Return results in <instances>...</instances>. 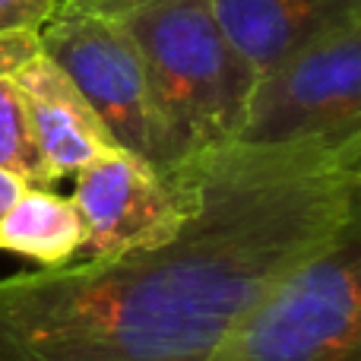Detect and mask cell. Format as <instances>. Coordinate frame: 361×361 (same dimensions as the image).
I'll use <instances>...</instances> for the list:
<instances>
[{"label": "cell", "mask_w": 361, "mask_h": 361, "mask_svg": "<svg viewBox=\"0 0 361 361\" xmlns=\"http://www.w3.org/2000/svg\"><path fill=\"white\" fill-rule=\"evenodd\" d=\"M25 190V184L19 178H13V175H6L4 169H0V219L10 212V206L19 200V193Z\"/></svg>", "instance_id": "cell-13"}, {"label": "cell", "mask_w": 361, "mask_h": 361, "mask_svg": "<svg viewBox=\"0 0 361 361\" xmlns=\"http://www.w3.org/2000/svg\"><path fill=\"white\" fill-rule=\"evenodd\" d=\"M82 244V219L73 200L54 190L25 187L0 219V250H13L42 267H63Z\"/></svg>", "instance_id": "cell-9"}, {"label": "cell", "mask_w": 361, "mask_h": 361, "mask_svg": "<svg viewBox=\"0 0 361 361\" xmlns=\"http://www.w3.org/2000/svg\"><path fill=\"white\" fill-rule=\"evenodd\" d=\"M38 51V32H0V76H13Z\"/></svg>", "instance_id": "cell-12"}, {"label": "cell", "mask_w": 361, "mask_h": 361, "mask_svg": "<svg viewBox=\"0 0 361 361\" xmlns=\"http://www.w3.org/2000/svg\"><path fill=\"white\" fill-rule=\"evenodd\" d=\"M57 4H67V0H57Z\"/></svg>", "instance_id": "cell-14"}, {"label": "cell", "mask_w": 361, "mask_h": 361, "mask_svg": "<svg viewBox=\"0 0 361 361\" xmlns=\"http://www.w3.org/2000/svg\"><path fill=\"white\" fill-rule=\"evenodd\" d=\"M0 169L19 178L25 187L51 190L57 184L48 171L38 140L32 133L29 114L19 99V89L10 76H0Z\"/></svg>", "instance_id": "cell-10"}, {"label": "cell", "mask_w": 361, "mask_h": 361, "mask_svg": "<svg viewBox=\"0 0 361 361\" xmlns=\"http://www.w3.org/2000/svg\"><path fill=\"white\" fill-rule=\"evenodd\" d=\"M61 6L105 13L137 44L162 171L238 137L254 73L219 29L209 0H67Z\"/></svg>", "instance_id": "cell-2"}, {"label": "cell", "mask_w": 361, "mask_h": 361, "mask_svg": "<svg viewBox=\"0 0 361 361\" xmlns=\"http://www.w3.org/2000/svg\"><path fill=\"white\" fill-rule=\"evenodd\" d=\"M70 200L82 219V244L70 263H86L169 241L187 222L193 197L184 169L159 171L118 149L76 171Z\"/></svg>", "instance_id": "cell-6"}, {"label": "cell", "mask_w": 361, "mask_h": 361, "mask_svg": "<svg viewBox=\"0 0 361 361\" xmlns=\"http://www.w3.org/2000/svg\"><path fill=\"white\" fill-rule=\"evenodd\" d=\"M209 361H361V222L282 276Z\"/></svg>", "instance_id": "cell-3"}, {"label": "cell", "mask_w": 361, "mask_h": 361, "mask_svg": "<svg viewBox=\"0 0 361 361\" xmlns=\"http://www.w3.org/2000/svg\"><path fill=\"white\" fill-rule=\"evenodd\" d=\"M42 54L70 76L124 152L159 169V130L137 44L111 16L89 6H57L38 32ZM162 171V169H159Z\"/></svg>", "instance_id": "cell-5"}, {"label": "cell", "mask_w": 361, "mask_h": 361, "mask_svg": "<svg viewBox=\"0 0 361 361\" xmlns=\"http://www.w3.org/2000/svg\"><path fill=\"white\" fill-rule=\"evenodd\" d=\"M10 80L19 89L32 133L54 180L76 175L95 159L121 149L108 127L99 121V114L92 111V105L48 54L38 51Z\"/></svg>", "instance_id": "cell-7"}, {"label": "cell", "mask_w": 361, "mask_h": 361, "mask_svg": "<svg viewBox=\"0 0 361 361\" xmlns=\"http://www.w3.org/2000/svg\"><path fill=\"white\" fill-rule=\"evenodd\" d=\"M190 216L152 247L0 279V361H209L307 257L361 222V133L200 152Z\"/></svg>", "instance_id": "cell-1"}, {"label": "cell", "mask_w": 361, "mask_h": 361, "mask_svg": "<svg viewBox=\"0 0 361 361\" xmlns=\"http://www.w3.org/2000/svg\"><path fill=\"white\" fill-rule=\"evenodd\" d=\"M57 6V0H0V32H42Z\"/></svg>", "instance_id": "cell-11"}, {"label": "cell", "mask_w": 361, "mask_h": 361, "mask_svg": "<svg viewBox=\"0 0 361 361\" xmlns=\"http://www.w3.org/2000/svg\"><path fill=\"white\" fill-rule=\"evenodd\" d=\"M219 29L250 73L260 76L295 51L361 23V0H209Z\"/></svg>", "instance_id": "cell-8"}, {"label": "cell", "mask_w": 361, "mask_h": 361, "mask_svg": "<svg viewBox=\"0 0 361 361\" xmlns=\"http://www.w3.org/2000/svg\"><path fill=\"white\" fill-rule=\"evenodd\" d=\"M361 133V23L254 76L241 143L345 140Z\"/></svg>", "instance_id": "cell-4"}]
</instances>
